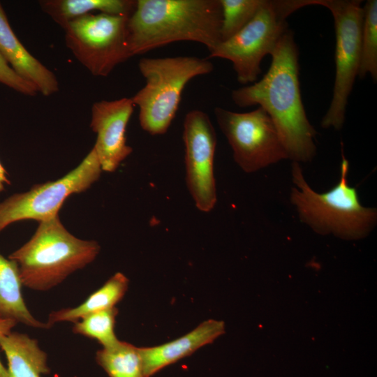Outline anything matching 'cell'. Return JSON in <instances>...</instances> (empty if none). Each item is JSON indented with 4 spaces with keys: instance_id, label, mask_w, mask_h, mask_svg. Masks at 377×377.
<instances>
[{
    "instance_id": "5bb4252c",
    "label": "cell",
    "mask_w": 377,
    "mask_h": 377,
    "mask_svg": "<svg viewBox=\"0 0 377 377\" xmlns=\"http://www.w3.org/2000/svg\"><path fill=\"white\" fill-rule=\"evenodd\" d=\"M0 54L22 78L45 96L59 91L54 73L34 57L13 31L0 3Z\"/></svg>"
},
{
    "instance_id": "7a4b0ae2",
    "label": "cell",
    "mask_w": 377,
    "mask_h": 377,
    "mask_svg": "<svg viewBox=\"0 0 377 377\" xmlns=\"http://www.w3.org/2000/svg\"><path fill=\"white\" fill-rule=\"evenodd\" d=\"M220 0H137L127 22L132 57L179 41L202 43L211 52L221 43Z\"/></svg>"
},
{
    "instance_id": "cb8c5ba5",
    "label": "cell",
    "mask_w": 377,
    "mask_h": 377,
    "mask_svg": "<svg viewBox=\"0 0 377 377\" xmlns=\"http://www.w3.org/2000/svg\"><path fill=\"white\" fill-rule=\"evenodd\" d=\"M18 323L12 318H5L0 316V339L12 332V329ZM0 377H10L7 369L0 360Z\"/></svg>"
},
{
    "instance_id": "ffe728a7",
    "label": "cell",
    "mask_w": 377,
    "mask_h": 377,
    "mask_svg": "<svg viewBox=\"0 0 377 377\" xmlns=\"http://www.w3.org/2000/svg\"><path fill=\"white\" fill-rule=\"evenodd\" d=\"M360 64L358 76L369 74L377 80V1L368 0L363 7L361 29Z\"/></svg>"
},
{
    "instance_id": "8992f818",
    "label": "cell",
    "mask_w": 377,
    "mask_h": 377,
    "mask_svg": "<svg viewBox=\"0 0 377 377\" xmlns=\"http://www.w3.org/2000/svg\"><path fill=\"white\" fill-rule=\"evenodd\" d=\"M303 0H265L253 18L230 39L220 43L209 58L232 62L238 82H256L263 58L274 50L288 29L287 17L304 6Z\"/></svg>"
},
{
    "instance_id": "5b68a950",
    "label": "cell",
    "mask_w": 377,
    "mask_h": 377,
    "mask_svg": "<svg viewBox=\"0 0 377 377\" xmlns=\"http://www.w3.org/2000/svg\"><path fill=\"white\" fill-rule=\"evenodd\" d=\"M138 68L146 82L131 98L139 108L141 128L156 135L168 131L188 82L210 73L214 66L207 59L179 56L144 57L139 61Z\"/></svg>"
},
{
    "instance_id": "2e32d148",
    "label": "cell",
    "mask_w": 377,
    "mask_h": 377,
    "mask_svg": "<svg viewBox=\"0 0 377 377\" xmlns=\"http://www.w3.org/2000/svg\"><path fill=\"white\" fill-rule=\"evenodd\" d=\"M22 286L17 263L0 253V316L34 328L50 329L46 322L36 319L27 308Z\"/></svg>"
},
{
    "instance_id": "d4e9b609",
    "label": "cell",
    "mask_w": 377,
    "mask_h": 377,
    "mask_svg": "<svg viewBox=\"0 0 377 377\" xmlns=\"http://www.w3.org/2000/svg\"><path fill=\"white\" fill-rule=\"evenodd\" d=\"M10 182L8 177V174L3 166L0 163V192L4 190L6 184H10Z\"/></svg>"
},
{
    "instance_id": "ac0fdd59",
    "label": "cell",
    "mask_w": 377,
    "mask_h": 377,
    "mask_svg": "<svg viewBox=\"0 0 377 377\" xmlns=\"http://www.w3.org/2000/svg\"><path fill=\"white\" fill-rule=\"evenodd\" d=\"M42 10L63 27L81 16L98 10L112 15L130 16L136 6L135 0H43Z\"/></svg>"
},
{
    "instance_id": "52a82bcc",
    "label": "cell",
    "mask_w": 377,
    "mask_h": 377,
    "mask_svg": "<svg viewBox=\"0 0 377 377\" xmlns=\"http://www.w3.org/2000/svg\"><path fill=\"white\" fill-rule=\"evenodd\" d=\"M359 0H304V5L327 8L334 19L335 30V78L332 98L322 119L321 126L340 130L345 121L349 95L360 64L363 7Z\"/></svg>"
},
{
    "instance_id": "44dd1931",
    "label": "cell",
    "mask_w": 377,
    "mask_h": 377,
    "mask_svg": "<svg viewBox=\"0 0 377 377\" xmlns=\"http://www.w3.org/2000/svg\"><path fill=\"white\" fill-rule=\"evenodd\" d=\"M117 307L90 313L74 323L73 333L96 340L103 348L117 346L121 341L114 332Z\"/></svg>"
},
{
    "instance_id": "3957f363",
    "label": "cell",
    "mask_w": 377,
    "mask_h": 377,
    "mask_svg": "<svg viewBox=\"0 0 377 377\" xmlns=\"http://www.w3.org/2000/svg\"><path fill=\"white\" fill-rule=\"evenodd\" d=\"M348 161L342 155L337 184L327 192L317 193L305 180L300 163L293 162L295 186L291 188L290 202L300 221L315 232L356 240L364 238L375 228L377 210L360 203L356 188L348 184Z\"/></svg>"
},
{
    "instance_id": "277c9868",
    "label": "cell",
    "mask_w": 377,
    "mask_h": 377,
    "mask_svg": "<svg viewBox=\"0 0 377 377\" xmlns=\"http://www.w3.org/2000/svg\"><path fill=\"white\" fill-rule=\"evenodd\" d=\"M32 237L9 255L18 267L22 286L47 291L91 263L101 246L71 233L58 216L38 223Z\"/></svg>"
},
{
    "instance_id": "8fae6325",
    "label": "cell",
    "mask_w": 377,
    "mask_h": 377,
    "mask_svg": "<svg viewBox=\"0 0 377 377\" xmlns=\"http://www.w3.org/2000/svg\"><path fill=\"white\" fill-rule=\"evenodd\" d=\"M186 180L197 208L209 212L216 200L214 159L216 146L215 129L207 113L192 110L183 123Z\"/></svg>"
},
{
    "instance_id": "603a6c76",
    "label": "cell",
    "mask_w": 377,
    "mask_h": 377,
    "mask_svg": "<svg viewBox=\"0 0 377 377\" xmlns=\"http://www.w3.org/2000/svg\"><path fill=\"white\" fill-rule=\"evenodd\" d=\"M0 83L27 96H35L36 88L19 76L0 54Z\"/></svg>"
},
{
    "instance_id": "9a60e30c",
    "label": "cell",
    "mask_w": 377,
    "mask_h": 377,
    "mask_svg": "<svg viewBox=\"0 0 377 377\" xmlns=\"http://www.w3.org/2000/svg\"><path fill=\"white\" fill-rule=\"evenodd\" d=\"M0 347L10 377H42L50 373L47 353L27 334L11 332L0 339Z\"/></svg>"
},
{
    "instance_id": "ba28073f",
    "label": "cell",
    "mask_w": 377,
    "mask_h": 377,
    "mask_svg": "<svg viewBox=\"0 0 377 377\" xmlns=\"http://www.w3.org/2000/svg\"><path fill=\"white\" fill-rule=\"evenodd\" d=\"M130 16L89 13L62 28L65 43L91 75L106 77L132 57L127 34Z\"/></svg>"
},
{
    "instance_id": "30bf717a",
    "label": "cell",
    "mask_w": 377,
    "mask_h": 377,
    "mask_svg": "<svg viewBox=\"0 0 377 377\" xmlns=\"http://www.w3.org/2000/svg\"><path fill=\"white\" fill-rule=\"evenodd\" d=\"M214 112L235 161L245 172H256L288 159L274 122L262 108L237 112L216 107Z\"/></svg>"
},
{
    "instance_id": "e0dca14e",
    "label": "cell",
    "mask_w": 377,
    "mask_h": 377,
    "mask_svg": "<svg viewBox=\"0 0 377 377\" xmlns=\"http://www.w3.org/2000/svg\"><path fill=\"white\" fill-rule=\"evenodd\" d=\"M128 283V279L123 273L117 272L81 304L52 311L46 323L50 328L57 323H75L90 313L115 307L125 295Z\"/></svg>"
},
{
    "instance_id": "7402d4cb",
    "label": "cell",
    "mask_w": 377,
    "mask_h": 377,
    "mask_svg": "<svg viewBox=\"0 0 377 377\" xmlns=\"http://www.w3.org/2000/svg\"><path fill=\"white\" fill-rule=\"evenodd\" d=\"M265 0H220L222 10L221 42L238 33L256 15Z\"/></svg>"
},
{
    "instance_id": "6da1fadb",
    "label": "cell",
    "mask_w": 377,
    "mask_h": 377,
    "mask_svg": "<svg viewBox=\"0 0 377 377\" xmlns=\"http://www.w3.org/2000/svg\"><path fill=\"white\" fill-rule=\"evenodd\" d=\"M272 62L263 78L231 93L241 108L258 105L274 122L293 162L306 163L316 154V129L309 122L302 100L299 80V52L292 31L288 29L271 54Z\"/></svg>"
},
{
    "instance_id": "d6986e66",
    "label": "cell",
    "mask_w": 377,
    "mask_h": 377,
    "mask_svg": "<svg viewBox=\"0 0 377 377\" xmlns=\"http://www.w3.org/2000/svg\"><path fill=\"white\" fill-rule=\"evenodd\" d=\"M96 360L109 377H147L138 347L125 341L97 350Z\"/></svg>"
},
{
    "instance_id": "7c38bea8",
    "label": "cell",
    "mask_w": 377,
    "mask_h": 377,
    "mask_svg": "<svg viewBox=\"0 0 377 377\" xmlns=\"http://www.w3.org/2000/svg\"><path fill=\"white\" fill-rule=\"evenodd\" d=\"M131 98L94 103L91 110L90 127L96 134L94 149L103 171H115L131 154L126 131L134 111Z\"/></svg>"
},
{
    "instance_id": "9c48e42d",
    "label": "cell",
    "mask_w": 377,
    "mask_h": 377,
    "mask_svg": "<svg viewBox=\"0 0 377 377\" xmlns=\"http://www.w3.org/2000/svg\"><path fill=\"white\" fill-rule=\"evenodd\" d=\"M102 171L92 148L76 168L61 178L9 196L0 202V232L17 221L31 219L40 223L58 216L66 200L89 188Z\"/></svg>"
},
{
    "instance_id": "4fadbf2b",
    "label": "cell",
    "mask_w": 377,
    "mask_h": 377,
    "mask_svg": "<svg viewBox=\"0 0 377 377\" xmlns=\"http://www.w3.org/2000/svg\"><path fill=\"white\" fill-rule=\"evenodd\" d=\"M225 332L223 321L208 319L184 336L152 347L138 348L144 372L150 377L164 367L191 355Z\"/></svg>"
}]
</instances>
